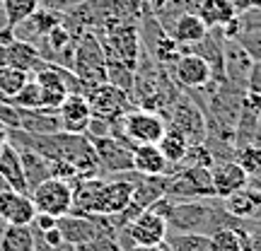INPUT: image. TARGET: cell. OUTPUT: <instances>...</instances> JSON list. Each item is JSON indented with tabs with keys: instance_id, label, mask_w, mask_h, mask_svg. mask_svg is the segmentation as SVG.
<instances>
[{
	"instance_id": "5b68a950",
	"label": "cell",
	"mask_w": 261,
	"mask_h": 251,
	"mask_svg": "<svg viewBox=\"0 0 261 251\" xmlns=\"http://www.w3.org/2000/svg\"><path fill=\"white\" fill-rule=\"evenodd\" d=\"M29 196H32L34 208L39 213L61 217V215L73 210V184L68 179L48 177L44 181H39L37 186L29 191Z\"/></svg>"
},
{
	"instance_id": "9a60e30c",
	"label": "cell",
	"mask_w": 261,
	"mask_h": 251,
	"mask_svg": "<svg viewBox=\"0 0 261 251\" xmlns=\"http://www.w3.org/2000/svg\"><path fill=\"white\" fill-rule=\"evenodd\" d=\"M211 177H213L215 198H227L230 193H234V191H240V188H244L249 184V174L234 159L215 162L211 167Z\"/></svg>"
},
{
	"instance_id": "7bdbcfd3",
	"label": "cell",
	"mask_w": 261,
	"mask_h": 251,
	"mask_svg": "<svg viewBox=\"0 0 261 251\" xmlns=\"http://www.w3.org/2000/svg\"><path fill=\"white\" fill-rule=\"evenodd\" d=\"M0 5H3V0H0Z\"/></svg>"
},
{
	"instance_id": "4dcf8cb0",
	"label": "cell",
	"mask_w": 261,
	"mask_h": 251,
	"mask_svg": "<svg viewBox=\"0 0 261 251\" xmlns=\"http://www.w3.org/2000/svg\"><path fill=\"white\" fill-rule=\"evenodd\" d=\"M12 102L17 104V106H22V109H39V106H44V102H41V87H39L37 80L32 77V80L19 90V94Z\"/></svg>"
},
{
	"instance_id": "9c48e42d",
	"label": "cell",
	"mask_w": 261,
	"mask_h": 251,
	"mask_svg": "<svg viewBox=\"0 0 261 251\" xmlns=\"http://www.w3.org/2000/svg\"><path fill=\"white\" fill-rule=\"evenodd\" d=\"M92 140L94 155H97V164H99V172H116V174H123V172H130L133 169V150L121 143V140L112 138V135H102V138H90Z\"/></svg>"
},
{
	"instance_id": "e0dca14e",
	"label": "cell",
	"mask_w": 261,
	"mask_h": 251,
	"mask_svg": "<svg viewBox=\"0 0 261 251\" xmlns=\"http://www.w3.org/2000/svg\"><path fill=\"white\" fill-rule=\"evenodd\" d=\"M0 179L3 184L12 191L19 193H29V184L24 177V169H22V159H19V150L12 143H5L0 150Z\"/></svg>"
},
{
	"instance_id": "b9f144b4",
	"label": "cell",
	"mask_w": 261,
	"mask_h": 251,
	"mask_svg": "<svg viewBox=\"0 0 261 251\" xmlns=\"http://www.w3.org/2000/svg\"><path fill=\"white\" fill-rule=\"evenodd\" d=\"M259 123H261V109H259Z\"/></svg>"
},
{
	"instance_id": "603a6c76",
	"label": "cell",
	"mask_w": 261,
	"mask_h": 251,
	"mask_svg": "<svg viewBox=\"0 0 261 251\" xmlns=\"http://www.w3.org/2000/svg\"><path fill=\"white\" fill-rule=\"evenodd\" d=\"M37 239L32 225H5L0 234V251H34Z\"/></svg>"
},
{
	"instance_id": "8d00e7d4",
	"label": "cell",
	"mask_w": 261,
	"mask_h": 251,
	"mask_svg": "<svg viewBox=\"0 0 261 251\" xmlns=\"http://www.w3.org/2000/svg\"><path fill=\"white\" fill-rule=\"evenodd\" d=\"M44 3V8H54V10H68L73 8V5H80V3H85V0H41Z\"/></svg>"
},
{
	"instance_id": "d6986e66",
	"label": "cell",
	"mask_w": 261,
	"mask_h": 251,
	"mask_svg": "<svg viewBox=\"0 0 261 251\" xmlns=\"http://www.w3.org/2000/svg\"><path fill=\"white\" fill-rule=\"evenodd\" d=\"M169 162L165 159V155L160 152L158 145H136L133 148V172L138 174H148V177H158V174H167Z\"/></svg>"
},
{
	"instance_id": "83f0119b",
	"label": "cell",
	"mask_w": 261,
	"mask_h": 251,
	"mask_svg": "<svg viewBox=\"0 0 261 251\" xmlns=\"http://www.w3.org/2000/svg\"><path fill=\"white\" fill-rule=\"evenodd\" d=\"M208 251H242V237L237 230L218 227L213 234H208Z\"/></svg>"
},
{
	"instance_id": "4316f807",
	"label": "cell",
	"mask_w": 261,
	"mask_h": 251,
	"mask_svg": "<svg viewBox=\"0 0 261 251\" xmlns=\"http://www.w3.org/2000/svg\"><path fill=\"white\" fill-rule=\"evenodd\" d=\"M39 8H41V0H3V5H0L3 15H5V22L10 27H15L22 19H27Z\"/></svg>"
},
{
	"instance_id": "d6a6232c",
	"label": "cell",
	"mask_w": 261,
	"mask_h": 251,
	"mask_svg": "<svg viewBox=\"0 0 261 251\" xmlns=\"http://www.w3.org/2000/svg\"><path fill=\"white\" fill-rule=\"evenodd\" d=\"M0 126L5 130L19 128V106L15 102H0Z\"/></svg>"
},
{
	"instance_id": "cb8c5ba5",
	"label": "cell",
	"mask_w": 261,
	"mask_h": 251,
	"mask_svg": "<svg viewBox=\"0 0 261 251\" xmlns=\"http://www.w3.org/2000/svg\"><path fill=\"white\" fill-rule=\"evenodd\" d=\"M17 150H19V159H22V169H24V177H27L29 191H32L39 181L51 177V162L44 155H39L37 150H29V148H17Z\"/></svg>"
},
{
	"instance_id": "30bf717a",
	"label": "cell",
	"mask_w": 261,
	"mask_h": 251,
	"mask_svg": "<svg viewBox=\"0 0 261 251\" xmlns=\"http://www.w3.org/2000/svg\"><path fill=\"white\" fill-rule=\"evenodd\" d=\"M37 215L34 201L29 193H19L12 188H0V220L5 225H32Z\"/></svg>"
},
{
	"instance_id": "2e32d148",
	"label": "cell",
	"mask_w": 261,
	"mask_h": 251,
	"mask_svg": "<svg viewBox=\"0 0 261 251\" xmlns=\"http://www.w3.org/2000/svg\"><path fill=\"white\" fill-rule=\"evenodd\" d=\"M208 220V208L194 201H177L167 215V227L174 232H198Z\"/></svg>"
},
{
	"instance_id": "277c9868",
	"label": "cell",
	"mask_w": 261,
	"mask_h": 251,
	"mask_svg": "<svg viewBox=\"0 0 261 251\" xmlns=\"http://www.w3.org/2000/svg\"><path fill=\"white\" fill-rule=\"evenodd\" d=\"M167 126L177 128L184 138L189 140V145H198L208 140V128H205V116L201 111L198 102L184 99V94H179L177 102L169 106V111L165 114Z\"/></svg>"
},
{
	"instance_id": "ffe728a7",
	"label": "cell",
	"mask_w": 261,
	"mask_h": 251,
	"mask_svg": "<svg viewBox=\"0 0 261 251\" xmlns=\"http://www.w3.org/2000/svg\"><path fill=\"white\" fill-rule=\"evenodd\" d=\"M225 201V210L234 217H254L261 213V188H252L249 184L240 191L230 193Z\"/></svg>"
},
{
	"instance_id": "3957f363",
	"label": "cell",
	"mask_w": 261,
	"mask_h": 251,
	"mask_svg": "<svg viewBox=\"0 0 261 251\" xmlns=\"http://www.w3.org/2000/svg\"><path fill=\"white\" fill-rule=\"evenodd\" d=\"M165 196L172 201H194V198H213V177L211 167L201 164H184L181 172L172 174Z\"/></svg>"
},
{
	"instance_id": "7c38bea8",
	"label": "cell",
	"mask_w": 261,
	"mask_h": 251,
	"mask_svg": "<svg viewBox=\"0 0 261 251\" xmlns=\"http://www.w3.org/2000/svg\"><path fill=\"white\" fill-rule=\"evenodd\" d=\"M133 203V184L130 179H116V181H104L102 191H99V205H97V215L99 217H114V215L123 213L128 205Z\"/></svg>"
},
{
	"instance_id": "8992f818",
	"label": "cell",
	"mask_w": 261,
	"mask_h": 251,
	"mask_svg": "<svg viewBox=\"0 0 261 251\" xmlns=\"http://www.w3.org/2000/svg\"><path fill=\"white\" fill-rule=\"evenodd\" d=\"M167 73L181 90H203L213 80V70L208 61L194 51H181V56L172 65H167Z\"/></svg>"
},
{
	"instance_id": "52a82bcc",
	"label": "cell",
	"mask_w": 261,
	"mask_h": 251,
	"mask_svg": "<svg viewBox=\"0 0 261 251\" xmlns=\"http://www.w3.org/2000/svg\"><path fill=\"white\" fill-rule=\"evenodd\" d=\"M85 97H87L92 116H97V119H116L133 106V97L112 82L94 85Z\"/></svg>"
},
{
	"instance_id": "5bb4252c",
	"label": "cell",
	"mask_w": 261,
	"mask_h": 251,
	"mask_svg": "<svg viewBox=\"0 0 261 251\" xmlns=\"http://www.w3.org/2000/svg\"><path fill=\"white\" fill-rule=\"evenodd\" d=\"M58 116H61V130L65 133H85L87 123L92 119L87 97L83 92H68L65 99L58 106Z\"/></svg>"
},
{
	"instance_id": "74e56055",
	"label": "cell",
	"mask_w": 261,
	"mask_h": 251,
	"mask_svg": "<svg viewBox=\"0 0 261 251\" xmlns=\"http://www.w3.org/2000/svg\"><path fill=\"white\" fill-rule=\"evenodd\" d=\"M133 251H172V249L165 246V242H162V244H155V246H136Z\"/></svg>"
},
{
	"instance_id": "ba28073f",
	"label": "cell",
	"mask_w": 261,
	"mask_h": 251,
	"mask_svg": "<svg viewBox=\"0 0 261 251\" xmlns=\"http://www.w3.org/2000/svg\"><path fill=\"white\" fill-rule=\"evenodd\" d=\"M126 232H128L130 242L136 246H155V244L167 242V220L162 215L152 213L150 208L140 210L128 225H126Z\"/></svg>"
},
{
	"instance_id": "7402d4cb",
	"label": "cell",
	"mask_w": 261,
	"mask_h": 251,
	"mask_svg": "<svg viewBox=\"0 0 261 251\" xmlns=\"http://www.w3.org/2000/svg\"><path fill=\"white\" fill-rule=\"evenodd\" d=\"M5 53H8V65L19 68V70H27V73H34L39 65L44 63L39 48L34 44H29V41H22V39H15L12 44H8Z\"/></svg>"
},
{
	"instance_id": "44dd1931",
	"label": "cell",
	"mask_w": 261,
	"mask_h": 251,
	"mask_svg": "<svg viewBox=\"0 0 261 251\" xmlns=\"http://www.w3.org/2000/svg\"><path fill=\"white\" fill-rule=\"evenodd\" d=\"M196 15L203 19L208 29H220L225 22H230L237 15V5L232 0H198Z\"/></svg>"
},
{
	"instance_id": "ab89813d",
	"label": "cell",
	"mask_w": 261,
	"mask_h": 251,
	"mask_svg": "<svg viewBox=\"0 0 261 251\" xmlns=\"http://www.w3.org/2000/svg\"><path fill=\"white\" fill-rule=\"evenodd\" d=\"M5 143H8V130L0 126V150H3V145H5Z\"/></svg>"
},
{
	"instance_id": "e575fe53",
	"label": "cell",
	"mask_w": 261,
	"mask_h": 251,
	"mask_svg": "<svg viewBox=\"0 0 261 251\" xmlns=\"http://www.w3.org/2000/svg\"><path fill=\"white\" fill-rule=\"evenodd\" d=\"M32 225H37L39 232H46V230H51V227H56V225H58V217H54V215H48V213H39V210H37V215H34Z\"/></svg>"
},
{
	"instance_id": "8fae6325",
	"label": "cell",
	"mask_w": 261,
	"mask_h": 251,
	"mask_svg": "<svg viewBox=\"0 0 261 251\" xmlns=\"http://www.w3.org/2000/svg\"><path fill=\"white\" fill-rule=\"evenodd\" d=\"M162 27L181 46V51H189L194 44H198L208 34V27L196 12H179V15L172 17V22H165Z\"/></svg>"
},
{
	"instance_id": "d590c367",
	"label": "cell",
	"mask_w": 261,
	"mask_h": 251,
	"mask_svg": "<svg viewBox=\"0 0 261 251\" xmlns=\"http://www.w3.org/2000/svg\"><path fill=\"white\" fill-rule=\"evenodd\" d=\"M44 234V244H46L48 249H54V246H58V244H63V234H61V230H58V225L56 227H51V230H46V232H41Z\"/></svg>"
},
{
	"instance_id": "1f68e13d",
	"label": "cell",
	"mask_w": 261,
	"mask_h": 251,
	"mask_svg": "<svg viewBox=\"0 0 261 251\" xmlns=\"http://www.w3.org/2000/svg\"><path fill=\"white\" fill-rule=\"evenodd\" d=\"M75 251H121V246H119L114 234H99V237H94L90 242L77 244Z\"/></svg>"
},
{
	"instance_id": "f1b7e54d",
	"label": "cell",
	"mask_w": 261,
	"mask_h": 251,
	"mask_svg": "<svg viewBox=\"0 0 261 251\" xmlns=\"http://www.w3.org/2000/svg\"><path fill=\"white\" fill-rule=\"evenodd\" d=\"M234 162H237L249 177L261 174V148L256 143H247L242 148H237L234 150Z\"/></svg>"
},
{
	"instance_id": "4fadbf2b",
	"label": "cell",
	"mask_w": 261,
	"mask_h": 251,
	"mask_svg": "<svg viewBox=\"0 0 261 251\" xmlns=\"http://www.w3.org/2000/svg\"><path fill=\"white\" fill-rule=\"evenodd\" d=\"M63 22V12L54 8H39L37 12H32L27 19L17 22L12 32H15V39H22V41H29V44H37L39 39L46 34L48 29H54L56 24Z\"/></svg>"
},
{
	"instance_id": "836d02e7",
	"label": "cell",
	"mask_w": 261,
	"mask_h": 251,
	"mask_svg": "<svg viewBox=\"0 0 261 251\" xmlns=\"http://www.w3.org/2000/svg\"><path fill=\"white\" fill-rule=\"evenodd\" d=\"M247 92L256 94L261 97V61H254L252 68H249V73H247Z\"/></svg>"
},
{
	"instance_id": "6da1fadb",
	"label": "cell",
	"mask_w": 261,
	"mask_h": 251,
	"mask_svg": "<svg viewBox=\"0 0 261 251\" xmlns=\"http://www.w3.org/2000/svg\"><path fill=\"white\" fill-rule=\"evenodd\" d=\"M165 128H167V121L158 111H150L143 106H138V109L130 106L128 111L112 119V138L126 143L130 150L136 145H148V143L158 145Z\"/></svg>"
},
{
	"instance_id": "d4e9b609",
	"label": "cell",
	"mask_w": 261,
	"mask_h": 251,
	"mask_svg": "<svg viewBox=\"0 0 261 251\" xmlns=\"http://www.w3.org/2000/svg\"><path fill=\"white\" fill-rule=\"evenodd\" d=\"M158 148H160V152L165 155V159L169 162V167H179L189 150V140L184 138L177 128L167 126L165 133H162V138L158 140Z\"/></svg>"
},
{
	"instance_id": "60d3db41",
	"label": "cell",
	"mask_w": 261,
	"mask_h": 251,
	"mask_svg": "<svg viewBox=\"0 0 261 251\" xmlns=\"http://www.w3.org/2000/svg\"><path fill=\"white\" fill-rule=\"evenodd\" d=\"M254 143H256V145L261 148V123L256 126V133H254Z\"/></svg>"
},
{
	"instance_id": "f35d334b",
	"label": "cell",
	"mask_w": 261,
	"mask_h": 251,
	"mask_svg": "<svg viewBox=\"0 0 261 251\" xmlns=\"http://www.w3.org/2000/svg\"><path fill=\"white\" fill-rule=\"evenodd\" d=\"M51 251H75V246L73 244H68V242H63V244H58V246H54Z\"/></svg>"
},
{
	"instance_id": "f546056e",
	"label": "cell",
	"mask_w": 261,
	"mask_h": 251,
	"mask_svg": "<svg viewBox=\"0 0 261 251\" xmlns=\"http://www.w3.org/2000/svg\"><path fill=\"white\" fill-rule=\"evenodd\" d=\"M172 251H208V237L201 232H177L169 242Z\"/></svg>"
},
{
	"instance_id": "ac0fdd59",
	"label": "cell",
	"mask_w": 261,
	"mask_h": 251,
	"mask_svg": "<svg viewBox=\"0 0 261 251\" xmlns=\"http://www.w3.org/2000/svg\"><path fill=\"white\" fill-rule=\"evenodd\" d=\"M17 130H27V133H58L61 130V116L58 109H22L19 106V128Z\"/></svg>"
},
{
	"instance_id": "7a4b0ae2",
	"label": "cell",
	"mask_w": 261,
	"mask_h": 251,
	"mask_svg": "<svg viewBox=\"0 0 261 251\" xmlns=\"http://www.w3.org/2000/svg\"><path fill=\"white\" fill-rule=\"evenodd\" d=\"M70 70L83 82L85 94L90 92L94 85L107 82V63H104V51L97 32H83L80 37L75 39Z\"/></svg>"
},
{
	"instance_id": "484cf974",
	"label": "cell",
	"mask_w": 261,
	"mask_h": 251,
	"mask_svg": "<svg viewBox=\"0 0 261 251\" xmlns=\"http://www.w3.org/2000/svg\"><path fill=\"white\" fill-rule=\"evenodd\" d=\"M32 80V73L27 70H19V68H12V65H5L0 70V97L5 102H12L19 94V90Z\"/></svg>"
}]
</instances>
